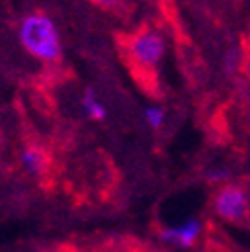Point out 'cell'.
<instances>
[{
    "label": "cell",
    "instance_id": "cell-9",
    "mask_svg": "<svg viewBox=\"0 0 250 252\" xmlns=\"http://www.w3.org/2000/svg\"><path fill=\"white\" fill-rule=\"evenodd\" d=\"M94 2L103 8H117L121 4V0H94Z\"/></svg>",
    "mask_w": 250,
    "mask_h": 252
},
{
    "label": "cell",
    "instance_id": "cell-10",
    "mask_svg": "<svg viewBox=\"0 0 250 252\" xmlns=\"http://www.w3.org/2000/svg\"><path fill=\"white\" fill-rule=\"evenodd\" d=\"M211 181H221V179H228V170H214L209 174Z\"/></svg>",
    "mask_w": 250,
    "mask_h": 252
},
{
    "label": "cell",
    "instance_id": "cell-3",
    "mask_svg": "<svg viewBox=\"0 0 250 252\" xmlns=\"http://www.w3.org/2000/svg\"><path fill=\"white\" fill-rule=\"evenodd\" d=\"M216 213L226 221H240L248 211V195L238 185L221 187L214 199Z\"/></svg>",
    "mask_w": 250,
    "mask_h": 252
},
{
    "label": "cell",
    "instance_id": "cell-7",
    "mask_svg": "<svg viewBox=\"0 0 250 252\" xmlns=\"http://www.w3.org/2000/svg\"><path fill=\"white\" fill-rule=\"evenodd\" d=\"M144 119H146V123L152 129H160L162 125H164V121H166V113H164V109L158 107V105H150L144 111Z\"/></svg>",
    "mask_w": 250,
    "mask_h": 252
},
{
    "label": "cell",
    "instance_id": "cell-8",
    "mask_svg": "<svg viewBox=\"0 0 250 252\" xmlns=\"http://www.w3.org/2000/svg\"><path fill=\"white\" fill-rule=\"evenodd\" d=\"M238 52H230L228 56H226V68L228 70H236V66H238Z\"/></svg>",
    "mask_w": 250,
    "mask_h": 252
},
{
    "label": "cell",
    "instance_id": "cell-2",
    "mask_svg": "<svg viewBox=\"0 0 250 252\" xmlns=\"http://www.w3.org/2000/svg\"><path fill=\"white\" fill-rule=\"evenodd\" d=\"M127 52L135 66H140L144 70H154L160 66V62L164 60V54H166L164 35L156 29H146L135 33L129 41Z\"/></svg>",
    "mask_w": 250,
    "mask_h": 252
},
{
    "label": "cell",
    "instance_id": "cell-6",
    "mask_svg": "<svg viewBox=\"0 0 250 252\" xmlns=\"http://www.w3.org/2000/svg\"><path fill=\"white\" fill-rule=\"evenodd\" d=\"M82 109L84 113L89 115L91 119L94 121H103L107 117V109L103 105V100L96 96V93L93 91V88H86L84 94H82Z\"/></svg>",
    "mask_w": 250,
    "mask_h": 252
},
{
    "label": "cell",
    "instance_id": "cell-11",
    "mask_svg": "<svg viewBox=\"0 0 250 252\" xmlns=\"http://www.w3.org/2000/svg\"><path fill=\"white\" fill-rule=\"evenodd\" d=\"M246 76H248V82H250V60H246Z\"/></svg>",
    "mask_w": 250,
    "mask_h": 252
},
{
    "label": "cell",
    "instance_id": "cell-5",
    "mask_svg": "<svg viewBox=\"0 0 250 252\" xmlns=\"http://www.w3.org/2000/svg\"><path fill=\"white\" fill-rule=\"evenodd\" d=\"M21 164H23V168L27 170V172L39 176L47 168V158H45L41 148L29 146V148H25L23 152H21Z\"/></svg>",
    "mask_w": 250,
    "mask_h": 252
},
{
    "label": "cell",
    "instance_id": "cell-1",
    "mask_svg": "<svg viewBox=\"0 0 250 252\" xmlns=\"http://www.w3.org/2000/svg\"><path fill=\"white\" fill-rule=\"evenodd\" d=\"M19 41L35 60L52 64L62 56V37L58 25L43 12H31L19 25Z\"/></svg>",
    "mask_w": 250,
    "mask_h": 252
},
{
    "label": "cell",
    "instance_id": "cell-4",
    "mask_svg": "<svg viewBox=\"0 0 250 252\" xmlns=\"http://www.w3.org/2000/svg\"><path fill=\"white\" fill-rule=\"evenodd\" d=\"M201 230H203V225H201V221H199V220H187L183 223L164 228L160 232V238L166 244H174V246L187 248V246H191L197 240L199 234H201Z\"/></svg>",
    "mask_w": 250,
    "mask_h": 252
}]
</instances>
